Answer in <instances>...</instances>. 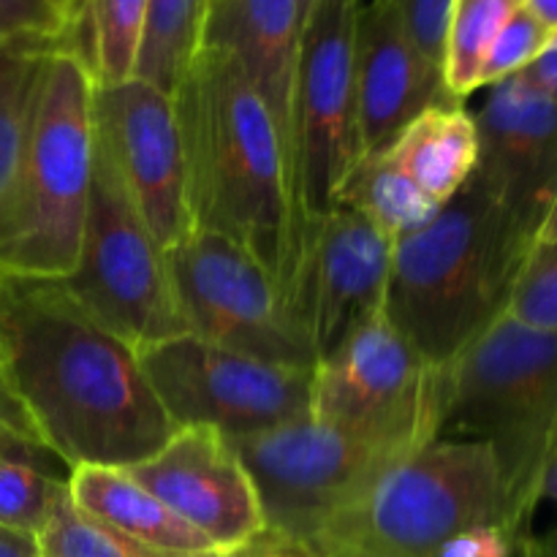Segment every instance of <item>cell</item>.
I'll return each mask as SVG.
<instances>
[{
    "label": "cell",
    "instance_id": "cell-3",
    "mask_svg": "<svg viewBox=\"0 0 557 557\" xmlns=\"http://www.w3.org/2000/svg\"><path fill=\"white\" fill-rule=\"evenodd\" d=\"M533 239L479 172L422 228L395 239L384 313L446 368L509 308Z\"/></svg>",
    "mask_w": 557,
    "mask_h": 557
},
{
    "label": "cell",
    "instance_id": "cell-12",
    "mask_svg": "<svg viewBox=\"0 0 557 557\" xmlns=\"http://www.w3.org/2000/svg\"><path fill=\"white\" fill-rule=\"evenodd\" d=\"M362 0H319L302 25L297 63L294 196L305 232L335 205L357 166V22Z\"/></svg>",
    "mask_w": 557,
    "mask_h": 557
},
{
    "label": "cell",
    "instance_id": "cell-22",
    "mask_svg": "<svg viewBox=\"0 0 557 557\" xmlns=\"http://www.w3.org/2000/svg\"><path fill=\"white\" fill-rule=\"evenodd\" d=\"M52 49L47 44L0 41V243L9 228L38 79Z\"/></svg>",
    "mask_w": 557,
    "mask_h": 557
},
{
    "label": "cell",
    "instance_id": "cell-32",
    "mask_svg": "<svg viewBox=\"0 0 557 557\" xmlns=\"http://www.w3.org/2000/svg\"><path fill=\"white\" fill-rule=\"evenodd\" d=\"M0 433H11L16 435V438L44 444L41 433H38L36 422H33L30 411H27V406L22 403V397L16 395L3 362H0Z\"/></svg>",
    "mask_w": 557,
    "mask_h": 557
},
{
    "label": "cell",
    "instance_id": "cell-14",
    "mask_svg": "<svg viewBox=\"0 0 557 557\" xmlns=\"http://www.w3.org/2000/svg\"><path fill=\"white\" fill-rule=\"evenodd\" d=\"M395 239L368 215L332 205L308 228L297 310L319 362L384 313Z\"/></svg>",
    "mask_w": 557,
    "mask_h": 557
},
{
    "label": "cell",
    "instance_id": "cell-34",
    "mask_svg": "<svg viewBox=\"0 0 557 557\" xmlns=\"http://www.w3.org/2000/svg\"><path fill=\"white\" fill-rule=\"evenodd\" d=\"M228 557H319L310 549L294 547V544L281 542V539L270 536V533H261L256 542H250L248 547L237 549V553H228Z\"/></svg>",
    "mask_w": 557,
    "mask_h": 557
},
{
    "label": "cell",
    "instance_id": "cell-11",
    "mask_svg": "<svg viewBox=\"0 0 557 557\" xmlns=\"http://www.w3.org/2000/svg\"><path fill=\"white\" fill-rule=\"evenodd\" d=\"M141 368L177 430L210 428L243 438L310 417L313 370L261 362L188 332L145 348Z\"/></svg>",
    "mask_w": 557,
    "mask_h": 557
},
{
    "label": "cell",
    "instance_id": "cell-23",
    "mask_svg": "<svg viewBox=\"0 0 557 557\" xmlns=\"http://www.w3.org/2000/svg\"><path fill=\"white\" fill-rule=\"evenodd\" d=\"M150 0H85L71 52L90 69L96 85L134 76Z\"/></svg>",
    "mask_w": 557,
    "mask_h": 557
},
{
    "label": "cell",
    "instance_id": "cell-10",
    "mask_svg": "<svg viewBox=\"0 0 557 557\" xmlns=\"http://www.w3.org/2000/svg\"><path fill=\"white\" fill-rule=\"evenodd\" d=\"M228 441L259 495L264 533L313 555L332 522L384 468L403 460L313 417Z\"/></svg>",
    "mask_w": 557,
    "mask_h": 557
},
{
    "label": "cell",
    "instance_id": "cell-36",
    "mask_svg": "<svg viewBox=\"0 0 557 557\" xmlns=\"http://www.w3.org/2000/svg\"><path fill=\"white\" fill-rule=\"evenodd\" d=\"M555 239H557V194H555L553 205H549L547 215H544L542 226H539V234H536V243H533V248H539V245L555 243Z\"/></svg>",
    "mask_w": 557,
    "mask_h": 557
},
{
    "label": "cell",
    "instance_id": "cell-39",
    "mask_svg": "<svg viewBox=\"0 0 557 557\" xmlns=\"http://www.w3.org/2000/svg\"><path fill=\"white\" fill-rule=\"evenodd\" d=\"M547 500V504H553L557 509V455L555 460L549 462L547 468V476H544V484H542V504Z\"/></svg>",
    "mask_w": 557,
    "mask_h": 557
},
{
    "label": "cell",
    "instance_id": "cell-29",
    "mask_svg": "<svg viewBox=\"0 0 557 557\" xmlns=\"http://www.w3.org/2000/svg\"><path fill=\"white\" fill-rule=\"evenodd\" d=\"M555 33L528 9V3L511 16L504 30L495 36L487 58L482 65V90L490 85L509 79V76L522 74L528 65L539 60V54L549 47Z\"/></svg>",
    "mask_w": 557,
    "mask_h": 557
},
{
    "label": "cell",
    "instance_id": "cell-9",
    "mask_svg": "<svg viewBox=\"0 0 557 557\" xmlns=\"http://www.w3.org/2000/svg\"><path fill=\"white\" fill-rule=\"evenodd\" d=\"M185 332L270 364L315 370L313 343L281 283L245 248L190 228L166 250Z\"/></svg>",
    "mask_w": 557,
    "mask_h": 557
},
{
    "label": "cell",
    "instance_id": "cell-38",
    "mask_svg": "<svg viewBox=\"0 0 557 557\" xmlns=\"http://www.w3.org/2000/svg\"><path fill=\"white\" fill-rule=\"evenodd\" d=\"M531 557H557V525L544 536H533Z\"/></svg>",
    "mask_w": 557,
    "mask_h": 557
},
{
    "label": "cell",
    "instance_id": "cell-26",
    "mask_svg": "<svg viewBox=\"0 0 557 557\" xmlns=\"http://www.w3.org/2000/svg\"><path fill=\"white\" fill-rule=\"evenodd\" d=\"M528 0H451L444 44V85L451 101L466 103L482 90V65L495 36Z\"/></svg>",
    "mask_w": 557,
    "mask_h": 557
},
{
    "label": "cell",
    "instance_id": "cell-8",
    "mask_svg": "<svg viewBox=\"0 0 557 557\" xmlns=\"http://www.w3.org/2000/svg\"><path fill=\"white\" fill-rule=\"evenodd\" d=\"M441 381L444 368H433L386 313H379L315 364L310 417L406 457L438 438Z\"/></svg>",
    "mask_w": 557,
    "mask_h": 557
},
{
    "label": "cell",
    "instance_id": "cell-42",
    "mask_svg": "<svg viewBox=\"0 0 557 557\" xmlns=\"http://www.w3.org/2000/svg\"><path fill=\"white\" fill-rule=\"evenodd\" d=\"M79 3H85V0H79Z\"/></svg>",
    "mask_w": 557,
    "mask_h": 557
},
{
    "label": "cell",
    "instance_id": "cell-20",
    "mask_svg": "<svg viewBox=\"0 0 557 557\" xmlns=\"http://www.w3.org/2000/svg\"><path fill=\"white\" fill-rule=\"evenodd\" d=\"M381 152L428 199L444 207L476 172L479 134L471 109L455 101L435 103Z\"/></svg>",
    "mask_w": 557,
    "mask_h": 557
},
{
    "label": "cell",
    "instance_id": "cell-18",
    "mask_svg": "<svg viewBox=\"0 0 557 557\" xmlns=\"http://www.w3.org/2000/svg\"><path fill=\"white\" fill-rule=\"evenodd\" d=\"M302 38L299 0H210L201 47L226 49L264 98L286 145L294 177L297 63Z\"/></svg>",
    "mask_w": 557,
    "mask_h": 557
},
{
    "label": "cell",
    "instance_id": "cell-40",
    "mask_svg": "<svg viewBox=\"0 0 557 557\" xmlns=\"http://www.w3.org/2000/svg\"><path fill=\"white\" fill-rule=\"evenodd\" d=\"M315 3H319V0H299V11H302V25H305V20H308L310 11H313Z\"/></svg>",
    "mask_w": 557,
    "mask_h": 557
},
{
    "label": "cell",
    "instance_id": "cell-41",
    "mask_svg": "<svg viewBox=\"0 0 557 557\" xmlns=\"http://www.w3.org/2000/svg\"><path fill=\"white\" fill-rule=\"evenodd\" d=\"M337 557H357V555H337Z\"/></svg>",
    "mask_w": 557,
    "mask_h": 557
},
{
    "label": "cell",
    "instance_id": "cell-25",
    "mask_svg": "<svg viewBox=\"0 0 557 557\" xmlns=\"http://www.w3.org/2000/svg\"><path fill=\"white\" fill-rule=\"evenodd\" d=\"M207 9L210 0H150L134 71L136 79L150 82L174 96L205 41Z\"/></svg>",
    "mask_w": 557,
    "mask_h": 557
},
{
    "label": "cell",
    "instance_id": "cell-17",
    "mask_svg": "<svg viewBox=\"0 0 557 557\" xmlns=\"http://www.w3.org/2000/svg\"><path fill=\"white\" fill-rule=\"evenodd\" d=\"M449 101L444 74L419 52L395 5L389 0L362 5L357 22V131L362 156L386 150L419 114Z\"/></svg>",
    "mask_w": 557,
    "mask_h": 557
},
{
    "label": "cell",
    "instance_id": "cell-33",
    "mask_svg": "<svg viewBox=\"0 0 557 557\" xmlns=\"http://www.w3.org/2000/svg\"><path fill=\"white\" fill-rule=\"evenodd\" d=\"M520 76H525L531 85H536L539 90L557 101V36H553L549 47L539 54L536 63L528 65Z\"/></svg>",
    "mask_w": 557,
    "mask_h": 557
},
{
    "label": "cell",
    "instance_id": "cell-13",
    "mask_svg": "<svg viewBox=\"0 0 557 557\" xmlns=\"http://www.w3.org/2000/svg\"><path fill=\"white\" fill-rule=\"evenodd\" d=\"M92 123L152 237L169 250L194 228L174 96L136 76L96 85Z\"/></svg>",
    "mask_w": 557,
    "mask_h": 557
},
{
    "label": "cell",
    "instance_id": "cell-6",
    "mask_svg": "<svg viewBox=\"0 0 557 557\" xmlns=\"http://www.w3.org/2000/svg\"><path fill=\"white\" fill-rule=\"evenodd\" d=\"M487 522H509L493 451L479 441L435 438L375 476L332 522L319 557H430Z\"/></svg>",
    "mask_w": 557,
    "mask_h": 557
},
{
    "label": "cell",
    "instance_id": "cell-27",
    "mask_svg": "<svg viewBox=\"0 0 557 557\" xmlns=\"http://www.w3.org/2000/svg\"><path fill=\"white\" fill-rule=\"evenodd\" d=\"M38 547L44 557H228L221 553L180 555L141 544L76 509L71 495H65L63 504L38 533Z\"/></svg>",
    "mask_w": 557,
    "mask_h": 557
},
{
    "label": "cell",
    "instance_id": "cell-16",
    "mask_svg": "<svg viewBox=\"0 0 557 557\" xmlns=\"http://www.w3.org/2000/svg\"><path fill=\"white\" fill-rule=\"evenodd\" d=\"M484 90L471 112L479 134L476 172L536 243L557 194V101L520 74Z\"/></svg>",
    "mask_w": 557,
    "mask_h": 557
},
{
    "label": "cell",
    "instance_id": "cell-2",
    "mask_svg": "<svg viewBox=\"0 0 557 557\" xmlns=\"http://www.w3.org/2000/svg\"><path fill=\"white\" fill-rule=\"evenodd\" d=\"M174 107L194 228L248 250L297 308L308 232L286 145L264 98L232 52L201 47L174 90Z\"/></svg>",
    "mask_w": 557,
    "mask_h": 557
},
{
    "label": "cell",
    "instance_id": "cell-4",
    "mask_svg": "<svg viewBox=\"0 0 557 557\" xmlns=\"http://www.w3.org/2000/svg\"><path fill=\"white\" fill-rule=\"evenodd\" d=\"M438 438L487 446L506 520L533 531L557 455V332L500 313L473 337L444 368Z\"/></svg>",
    "mask_w": 557,
    "mask_h": 557
},
{
    "label": "cell",
    "instance_id": "cell-5",
    "mask_svg": "<svg viewBox=\"0 0 557 557\" xmlns=\"http://www.w3.org/2000/svg\"><path fill=\"white\" fill-rule=\"evenodd\" d=\"M92 92L96 82L79 54L54 47L33 101L0 272L54 281L74 272L96 147Z\"/></svg>",
    "mask_w": 557,
    "mask_h": 557
},
{
    "label": "cell",
    "instance_id": "cell-37",
    "mask_svg": "<svg viewBox=\"0 0 557 557\" xmlns=\"http://www.w3.org/2000/svg\"><path fill=\"white\" fill-rule=\"evenodd\" d=\"M528 9L557 36V0H528Z\"/></svg>",
    "mask_w": 557,
    "mask_h": 557
},
{
    "label": "cell",
    "instance_id": "cell-31",
    "mask_svg": "<svg viewBox=\"0 0 557 557\" xmlns=\"http://www.w3.org/2000/svg\"><path fill=\"white\" fill-rule=\"evenodd\" d=\"M406 22L419 52L444 74V44L451 0H389Z\"/></svg>",
    "mask_w": 557,
    "mask_h": 557
},
{
    "label": "cell",
    "instance_id": "cell-28",
    "mask_svg": "<svg viewBox=\"0 0 557 557\" xmlns=\"http://www.w3.org/2000/svg\"><path fill=\"white\" fill-rule=\"evenodd\" d=\"M79 16V0H0V41L71 49Z\"/></svg>",
    "mask_w": 557,
    "mask_h": 557
},
{
    "label": "cell",
    "instance_id": "cell-35",
    "mask_svg": "<svg viewBox=\"0 0 557 557\" xmlns=\"http://www.w3.org/2000/svg\"><path fill=\"white\" fill-rule=\"evenodd\" d=\"M0 557H44L38 536L0 525Z\"/></svg>",
    "mask_w": 557,
    "mask_h": 557
},
{
    "label": "cell",
    "instance_id": "cell-7",
    "mask_svg": "<svg viewBox=\"0 0 557 557\" xmlns=\"http://www.w3.org/2000/svg\"><path fill=\"white\" fill-rule=\"evenodd\" d=\"M71 297L136 351L185 335L166 250L152 237L112 158L96 139L79 259L63 277Z\"/></svg>",
    "mask_w": 557,
    "mask_h": 557
},
{
    "label": "cell",
    "instance_id": "cell-1",
    "mask_svg": "<svg viewBox=\"0 0 557 557\" xmlns=\"http://www.w3.org/2000/svg\"><path fill=\"white\" fill-rule=\"evenodd\" d=\"M0 362L44 444L69 468H131L177 433L134 346L63 281L0 272Z\"/></svg>",
    "mask_w": 557,
    "mask_h": 557
},
{
    "label": "cell",
    "instance_id": "cell-21",
    "mask_svg": "<svg viewBox=\"0 0 557 557\" xmlns=\"http://www.w3.org/2000/svg\"><path fill=\"white\" fill-rule=\"evenodd\" d=\"M71 468L47 444L0 433V525L38 533L69 495Z\"/></svg>",
    "mask_w": 557,
    "mask_h": 557
},
{
    "label": "cell",
    "instance_id": "cell-24",
    "mask_svg": "<svg viewBox=\"0 0 557 557\" xmlns=\"http://www.w3.org/2000/svg\"><path fill=\"white\" fill-rule=\"evenodd\" d=\"M335 205H346L368 215L392 239L417 232L441 210L406 174H400L386 161L384 152L359 158V163L337 190Z\"/></svg>",
    "mask_w": 557,
    "mask_h": 557
},
{
    "label": "cell",
    "instance_id": "cell-19",
    "mask_svg": "<svg viewBox=\"0 0 557 557\" xmlns=\"http://www.w3.org/2000/svg\"><path fill=\"white\" fill-rule=\"evenodd\" d=\"M69 495L76 509L141 544L180 555L218 553L210 539L180 520L125 468H74L69 479Z\"/></svg>",
    "mask_w": 557,
    "mask_h": 557
},
{
    "label": "cell",
    "instance_id": "cell-30",
    "mask_svg": "<svg viewBox=\"0 0 557 557\" xmlns=\"http://www.w3.org/2000/svg\"><path fill=\"white\" fill-rule=\"evenodd\" d=\"M506 313L539 330L557 332V239L531 250Z\"/></svg>",
    "mask_w": 557,
    "mask_h": 557
},
{
    "label": "cell",
    "instance_id": "cell-15",
    "mask_svg": "<svg viewBox=\"0 0 557 557\" xmlns=\"http://www.w3.org/2000/svg\"><path fill=\"white\" fill-rule=\"evenodd\" d=\"M125 471L210 539L218 553H237L264 533L253 482L232 441L218 430H177L163 449Z\"/></svg>",
    "mask_w": 557,
    "mask_h": 557
}]
</instances>
